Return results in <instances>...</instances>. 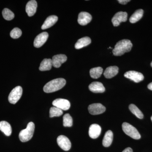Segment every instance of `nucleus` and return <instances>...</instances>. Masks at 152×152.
<instances>
[{
	"instance_id": "4be33fe9",
	"label": "nucleus",
	"mask_w": 152,
	"mask_h": 152,
	"mask_svg": "<svg viewBox=\"0 0 152 152\" xmlns=\"http://www.w3.org/2000/svg\"><path fill=\"white\" fill-rule=\"evenodd\" d=\"M53 66L52 59H44L40 64L39 69L41 71H49L51 69Z\"/></svg>"
},
{
	"instance_id": "c756f323",
	"label": "nucleus",
	"mask_w": 152,
	"mask_h": 152,
	"mask_svg": "<svg viewBox=\"0 0 152 152\" xmlns=\"http://www.w3.org/2000/svg\"><path fill=\"white\" fill-rule=\"evenodd\" d=\"M130 0H118V1L120 4H122L125 5L127 4L128 2L130 1Z\"/></svg>"
},
{
	"instance_id": "6e6552de",
	"label": "nucleus",
	"mask_w": 152,
	"mask_h": 152,
	"mask_svg": "<svg viewBox=\"0 0 152 152\" xmlns=\"http://www.w3.org/2000/svg\"><path fill=\"white\" fill-rule=\"evenodd\" d=\"M57 142L59 146L65 151H68L70 149L71 142L68 137L64 135L58 137Z\"/></svg>"
},
{
	"instance_id": "f8f14e48",
	"label": "nucleus",
	"mask_w": 152,
	"mask_h": 152,
	"mask_svg": "<svg viewBox=\"0 0 152 152\" xmlns=\"http://www.w3.org/2000/svg\"><path fill=\"white\" fill-rule=\"evenodd\" d=\"M92 16L87 12H81L79 14L78 22L81 26H86L91 21Z\"/></svg>"
},
{
	"instance_id": "473e14b6",
	"label": "nucleus",
	"mask_w": 152,
	"mask_h": 152,
	"mask_svg": "<svg viewBox=\"0 0 152 152\" xmlns=\"http://www.w3.org/2000/svg\"><path fill=\"white\" fill-rule=\"evenodd\" d=\"M151 67H152V62L151 63Z\"/></svg>"
},
{
	"instance_id": "aec40b11",
	"label": "nucleus",
	"mask_w": 152,
	"mask_h": 152,
	"mask_svg": "<svg viewBox=\"0 0 152 152\" xmlns=\"http://www.w3.org/2000/svg\"><path fill=\"white\" fill-rule=\"evenodd\" d=\"M91 40L89 37H84L79 39L75 45L76 49H81L84 47L88 45L91 43Z\"/></svg>"
},
{
	"instance_id": "f03ea898",
	"label": "nucleus",
	"mask_w": 152,
	"mask_h": 152,
	"mask_svg": "<svg viewBox=\"0 0 152 152\" xmlns=\"http://www.w3.org/2000/svg\"><path fill=\"white\" fill-rule=\"evenodd\" d=\"M66 83V80L63 78L52 80L45 85L43 88L44 92L46 93L54 92L62 88Z\"/></svg>"
},
{
	"instance_id": "f257e3e1",
	"label": "nucleus",
	"mask_w": 152,
	"mask_h": 152,
	"mask_svg": "<svg viewBox=\"0 0 152 152\" xmlns=\"http://www.w3.org/2000/svg\"><path fill=\"white\" fill-rule=\"evenodd\" d=\"M133 45L130 40L123 39L117 42L113 50L114 56H121L126 53L130 51Z\"/></svg>"
},
{
	"instance_id": "9d476101",
	"label": "nucleus",
	"mask_w": 152,
	"mask_h": 152,
	"mask_svg": "<svg viewBox=\"0 0 152 152\" xmlns=\"http://www.w3.org/2000/svg\"><path fill=\"white\" fill-rule=\"evenodd\" d=\"M53 105L62 110H67L70 107L71 104L68 100L63 99H57L53 101Z\"/></svg>"
},
{
	"instance_id": "2eb2a0df",
	"label": "nucleus",
	"mask_w": 152,
	"mask_h": 152,
	"mask_svg": "<svg viewBox=\"0 0 152 152\" xmlns=\"http://www.w3.org/2000/svg\"><path fill=\"white\" fill-rule=\"evenodd\" d=\"M37 2L35 0H32L28 2L26 6V12L27 13L28 16L31 17L34 15L37 11Z\"/></svg>"
},
{
	"instance_id": "bb28decb",
	"label": "nucleus",
	"mask_w": 152,
	"mask_h": 152,
	"mask_svg": "<svg viewBox=\"0 0 152 152\" xmlns=\"http://www.w3.org/2000/svg\"><path fill=\"white\" fill-rule=\"evenodd\" d=\"M73 125V120L69 113L66 114L63 117V125L64 127H71Z\"/></svg>"
},
{
	"instance_id": "a211bd4d",
	"label": "nucleus",
	"mask_w": 152,
	"mask_h": 152,
	"mask_svg": "<svg viewBox=\"0 0 152 152\" xmlns=\"http://www.w3.org/2000/svg\"><path fill=\"white\" fill-rule=\"evenodd\" d=\"M58 20V17L56 15H51L48 17L44 22L42 26V30L46 29L53 26Z\"/></svg>"
},
{
	"instance_id": "423d86ee",
	"label": "nucleus",
	"mask_w": 152,
	"mask_h": 152,
	"mask_svg": "<svg viewBox=\"0 0 152 152\" xmlns=\"http://www.w3.org/2000/svg\"><path fill=\"white\" fill-rule=\"evenodd\" d=\"M127 17L128 14L126 12H119L115 14L112 19L114 26H118L122 22L126 21Z\"/></svg>"
},
{
	"instance_id": "7ed1b4c3",
	"label": "nucleus",
	"mask_w": 152,
	"mask_h": 152,
	"mask_svg": "<svg viewBox=\"0 0 152 152\" xmlns=\"http://www.w3.org/2000/svg\"><path fill=\"white\" fill-rule=\"evenodd\" d=\"M35 125L32 122L28 124L27 127L22 130L19 134V139L22 142L28 141L32 138L34 132Z\"/></svg>"
},
{
	"instance_id": "cd10ccee",
	"label": "nucleus",
	"mask_w": 152,
	"mask_h": 152,
	"mask_svg": "<svg viewBox=\"0 0 152 152\" xmlns=\"http://www.w3.org/2000/svg\"><path fill=\"white\" fill-rule=\"evenodd\" d=\"M3 16L7 20H11L14 19L15 15L13 12L8 9H4L2 11Z\"/></svg>"
},
{
	"instance_id": "ddd939ff",
	"label": "nucleus",
	"mask_w": 152,
	"mask_h": 152,
	"mask_svg": "<svg viewBox=\"0 0 152 152\" xmlns=\"http://www.w3.org/2000/svg\"><path fill=\"white\" fill-rule=\"evenodd\" d=\"M67 59L66 56L64 54L56 55L53 57L52 64L53 66L55 68H59L61 66L62 64L65 62Z\"/></svg>"
},
{
	"instance_id": "c85d7f7f",
	"label": "nucleus",
	"mask_w": 152,
	"mask_h": 152,
	"mask_svg": "<svg viewBox=\"0 0 152 152\" xmlns=\"http://www.w3.org/2000/svg\"><path fill=\"white\" fill-rule=\"evenodd\" d=\"M21 30L18 28H14L11 31L10 34V36L11 37L14 39H18L21 37L22 35Z\"/></svg>"
},
{
	"instance_id": "a878e982",
	"label": "nucleus",
	"mask_w": 152,
	"mask_h": 152,
	"mask_svg": "<svg viewBox=\"0 0 152 152\" xmlns=\"http://www.w3.org/2000/svg\"><path fill=\"white\" fill-rule=\"evenodd\" d=\"M63 114V110L54 106L52 107L50 109V118L61 116Z\"/></svg>"
},
{
	"instance_id": "412c9836",
	"label": "nucleus",
	"mask_w": 152,
	"mask_h": 152,
	"mask_svg": "<svg viewBox=\"0 0 152 152\" xmlns=\"http://www.w3.org/2000/svg\"><path fill=\"white\" fill-rule=\"evenodd\" d=\"M113 139V134L111 130L107 131L104 136L102 144L104 147H108L111 145Z\"/></svg>"
},
{
	"instance_id": "f3484780",
	"label": "nucleus",
	"mask_w": 152,
	"mask_h": 152,
	"mask_svg": "<svg viewBox=\"0 0 152 152\" xmlns=\"http://www.w3.org/2000/svg\"><path fill=\"white\" fill-rule=\"evenodd\" d=\"M119 69L116 66H111L106 69L104 75L106 78L110 79L113 77L118 73Z\"/></svg>"
},
{
	"instance_id": "6ab92c4d",
	"label": "nucleus",
	"mask_w": 152,
	"mask_h": 152,
	"mask_svg": "<svg viewBox=\"0 0 152 152\" xmlns=\"http://www.w3.org/2000/svg\"><path fill=\"white\" fill-rule=\"evenodd\" d=\"M0 130L7 136H10L12 134V129L11 125L5 121L0 122Z\"/></svg>"
},
{
	"instance_id": "1a4fd4ad",
	"label": "nucleus",
	"mask_w": 152,
	"mask_h": 152,
	"mask_svg": "<svg viewBox=\"0 0 152 152\" xmlns=\"http://www.w3.org/2000/svg\"><path fill=\"white\" fill-rule=\"evenodd\" d=\"M88 110L91 115H97L104 113L106 111V108L100 103H94L90 105Z\"/></svg>"
},
{
	"instance_id": "7c9ffc66",
	"label": "nucleus",
	"mask_w": 152,
	"mask_h": 152,
	"mask_svg": "<svg viewBox=\"0 0 152 152\" xmlns=\"http://www.w3.org/2000/svg\"><path fill=\"white\" fill-rule=\"evenodd\" d=\"M122 152H133V150L131 148H127L125 149Z\"/></svg>"
},
{
	"instance_id": "20e7f679",
	"label": "nucleus",
	"mask_w": 152,
	"mask_h": 152,
	"mask_svg": "<svg viewBox=\"0 0 152 152\" xmlns=\"http://www.w3.org/2000/svg\"><path fill=\"white\" fill-rule=\"evenodd\" d=\"M122 129L124 132L132 138L135 140H139L140 139L141 135L137 130L129 123H123Z\"/></svg>"
},
{
	"instance_id": "b1692460",
	"label": "nucleus",
	"mask_w": 152,
	"mask_h": 152,
	"mask_svg": "<svg viewBox=\"0 0 152 152\" xmlns=\"http://www.w3.org/2000/svg\"><path fill=\"white\" fill-rule=\"evenodd\" d=\"M103 71V69L101 67L92 68L90 70V75L92 78H99L102 74Z\"/></svg>"
},
{
	"instance_id": "5701e85b",
	"label": "nucleus",
	"mask_w": 152,
	"mask_h": 152,
	"mask_svg": "<svg viewBox=\"0 0 152 152\" xmlns=\"http://www.w3.org/2000/svg\"><path fill=\"white\" fill-rule=\"evenodd\" d=\"M143 13L144 11L142 9L137 10L130 18L129 21L130 23H134L138 21L142 17Z\"/></svg>"
},
{
	"instance_id": "4468645a",
	"label": "nucleus",
	"mask_w": 152,
	"mask_h": 152,
	"mask_svg": "<svg viewBox=\"0 0 152 152\" xmlns=\"http://www.w3.org/2000/svg\"><path fill=\"white\" fill-rule=\"evenodd\" d=\"M102 129L99 125L97 124H93L90 126L89 129V135L90 137L96 139L100 135Z\"/></svg>"
},
{
	"instance_id": "2f4dec72",
	"label": "nucleus",
	"mask_w": 152,
	"mask_h": 152,
	"mask_svg": "<svg viewBox=\"0 0 152 152\" xmlns=\"http://www.w3.org/2000/svg\"><path fill=\"white\" fill-rule=\"evenodd\" d=\"M148 88L149 89L152 91V83H150L148 85Z\"/></svg>"
},
{
	"instance_id": "39448f33",
	"label": "nucleus",
	"mask_w": 152,
	"mask_h": 152,
	"mask_svg": "<svg viewBox=\"0 0 152 152\" xmlns=\"http://www.w3.org/2000/svg\"><path fill=\"white\" fill-rule=\"evenodd\" d=\"M23 94V88L21 86H18L14 88L10 93L8 97L9 102L12 104L17 103L20 99Z\"/></svg>"
},
{
	"instance_id": "0eeeda50",
	"label": "nucleus",
	"mask_w": 152,
	"mask_h": 152,
	"mask_svg": "<svg viewBox=\"0 0 152 152\" xmlns=\"http://www.w3.org/2000/svg\"><path fill=\"white\" fill-rule=\"evenodd\" d=\"M124 77L136 83L142 81L144 79L143 75L141 73L134 71H128L125 73Z\"/></svg>"
},
{
	"instance_id": "9b49d317",
	"label": "nucleus",
	"mask_w": 152,
	"mask_h": 152,
	"mask_svg": "<svg viewBox=\"0 0 152 152\" xmlns=\"http://www.w3.org/2000/svg\"><path fill=\"white\" fill-rule=\"evenodd\" d=\"M48 34L46 32L41 33L37 36L34 41V47L37 48L42 47L48 40Z\"/></svg>"
},
{
	"instance_id": "dca6fc26",
	"label": "nucleus",
	"mask_w": 152,
	"mask_h": 152,
	"mask_svg": "<svg viewBox=\"0 0 152 152\" xmlns=\"http://www.w3.org/2000/svg\"><path fill=\"white\" fill-rule=\"evenodd\" d=\"M89 89L91 91L94 93H102L105 91L102 83L99 82H94L89 86Z\"/></svg>"
},
{
	"instance_id": "393cba45",
	"label": "nucleus",
	"mask_w": 152,
	"mask_h": 152,
	"mask_svg": "<svg viewBox=\"0 0 152 152\" xmlns=\"http://www.w3.org/2000/svg\"><path fill=\"white\" fill-rule=\"evenodd\" d=\"M129 109L131 112L139 118L142 119L143 118V114L135 105L131 104L129 106Z\"/></svg>"
},
{
	"instance_id": "72a5a7b5",
	"label": "nucleus",
	"mask_w": 152,
	"mask_h": 152,
	"mask_svg": "<svg viewBox=\"0 0 152 152\" xmlns=\"http://www.w3.org/2000/svg\"><path fill=\"white\" fill-rule=\"evenodd\" d=\"M151 121L152 122V116L151 117Z\"/></svg>"
}]
</instances>
